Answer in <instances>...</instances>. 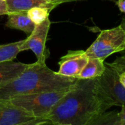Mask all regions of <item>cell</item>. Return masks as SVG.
<instances>
[{
  "label": "cell",
  "mask_w": 125,
  "mask_h": 125,
  "mask_svg": "<svg viewBox=\"0 0 125 125\" xmlns=\"http://www.w3.org/2000/svg\"><path fill=\"white\" fill-rule=\"evenodd\" d=\"M96 79H78L51 110L45 119L51 125H86L113 107V104L98 91Z\"/></svg>",
  "instance_id": "6da1fadb"
},
{
  "label": "cell",
  "mask_w": 125,
  "mask_h": 125,
  "mask_svg": "<svg viewBox=\"0 0 125 125\" xmlns=\"http://www.w3.org/2000/svg\"><path fill=\"white\" fill-rule=\"evenodd\" d=\"M78 78L61 75L50 69L46 63L35 62L16 78L0 87V99L12 97L47 91H59L72 87Z\"/></svg>",
  "instance_id": "7a4b0ae2"
},
{
  "label": "cell",
  "mask_w": 125,
  "mask_h": 125,
  "mask_svg": "<svg viewBox=\"0 0 125 125\" xmlns=\"http://www.w3.org/2000/svg\"><path fill=\"white\" fill-rule=\"evenodd\" d=\"M72 87L59 91L17 95L11 97L8 101L32 113L37 119H45V116L66 95Z\"/></svg>",
  "instance_id": "3957f363"
},
{
  "label": "cell",
  "mask_w": 125,
  "mask_h": 125,
  "mask_svg": "<svg viewBox=\"0 0 125 125\" xmlns=\"http://www.w3.org/2000/svg\"><path fill=\"white\" fill-rule=\"evenodd\" d=\"M120 52H125V29L121 24L112 29L102 30L86 50L89 57H97L103 60Z\"/></svg>",
  "instance_id": "277c9868"
},
{
  "label": "cell",
  "mask_w": 125,
  "mask_h": 125,
  "mask_svg": "<svg viewBox=\"0 0 125 125\" xmlns=\"http://www.w3.org/2000/svg\"><path fill=\"white\" fill-rule=\"evenodd\" d=\"M120 71L114 67L105 63L103 74L96 79L98 91L114 106L125 105V87L119 80Z\"/></svg>",
  "instance_id": "5b68a950"
},
{
  "label": "cell",
  "mask_w": 125,
  "mask_h": 125,
  "mask_svg": "<svg viewBox=\"0 0 125 125\" xmlns=\"http://www.w3.org/2000/svg\"><path fill=\"white\" fill-rule=\"evenodd\" d=\"M51 24L48 18L40 24L36 25L33 32L27 38L23 40L21 45V52L31 49L37 57V62L40 63H46V60L49 57L50 53L46 48V42Z\"/></svg>",
  "instance_id": "8992f818"
},
{
  "label": "cell",
  "mask_w": 125,
  "mask_h": 125,
  "mask_svg": "<svg viewBox=\"0 0 125 125\" xmlns=\"http://www.w3.org/2000/svg\"><path fill=\"white\" fill-rule=\"evenodd\" d=\"M89 58L84 50H70L60 58L59 69L57 73L63 76L78 78L87 64Z\"/></svg>",
  "instance_id": "52a82bcc"
},
{
  "label": "cell",
  "mask_w": 125,
  "mask_h": 125,
  "mask_svg": "<svg viewBox=\"0 0 125 125\" xmlns=\"http://www.w3.org/2000/svg\"><path fill=\"white\" fill-rule=\"evenodd\" d=\"M36 118L32 113L13 105L8 100L0 99V125H15Z\"/></svg>",
  "instance_id": "ba28073f"
},
{
  "label": "cell",
  "mask_w": 125,
  "mask_h": 125,
  "mask_svg": "<svg viewBox=\"0 0 125 125\" xmlns=\"http://www.w3.org/2000/svg\"><path fill=\"white\" fill-rule=\"evenodd\" d=\"M8 13L18 11H28L34 7H46L51 10L59 4V2L51 0H6Z\"/></svg>",
  "instance_id": "9c48e42d"
},
{
  "label": "cell",
  "mask_w": 125,
  "mask_h": 125,
  "mask_svg": "<svg viewBox=\"0 0 125 125\" xmlns=\"http://www.w3.org/2000/svg\"><path fill=\"white\" fill-rule=\"evenodd\" d=\"M7 28L18 29L29 35L34 29L36 25L29 18L27 11H18L9 13L6 22Z\"/></svg>",
  "instance_id": "30bf717a"
},
{
  "label": "cell",
  "mask_w": 125,
  "mask_h": 125,
  "mask_svg": "<svg viewBox=\"0 0 125 125\" xmlns=\"http://www.w3.org/2000/svg\"><path fill=\"white\" fill-rule=\"evenodd\" d=\"M29 64L8 60L0 63V87L18 77Z\"/></svg>",
  "instance_id": "8fae6325"
},
{
  "label": "cell",
  "mask_w": 125,
  "mask_h": 125,
  "mask_svg": "<svg viewBox=\"0 0 125 125\" xmlns=\"http://www.w3.org/2000/svg\"><path fill=\"white\" fill-rule=\"evenodd\" d=\"M104 61L97 57H89L87 64L78 75V79H96L100 77L105 69Z\"/></svg>",
  "instance_id": "7c38bea8"
},
{
  "label": "cell",
  "mask_w": 125,
  "mask_h": 125,
  "mask_svg": "<svg viewBox=\"0 0 125 125\" xmlns=\"http://www.w3.org/2000/svg\"><path fill=\"white\" fill-rule=\"evenodd\" d=\"M86 125H124L121 120L119 112L112 111L104 112Z\"/></svg>",
  "instance_id": "4fadbf2b"
},
{
  "label": "cell",
  "mask_w": 125,
  "mask_h": 125,
  "mask_svg": "<svg viewBox=\"0 0 125 125\" xmlns=\"http://www.w3.org/2000/svg\"><path fill=\"white\" fill-rule=\"evenodd\" d=\"M23 41L14 43L0 45V63L13 60L17 55L21 52V45Z\"/></svg>",
  "instance_id": "5bb4252c"
},
{
  "label": "cell",
  "mask_w": 125,
  "mask_h": 125,
  "mask_svg": "<svg viewBox=\"0 0 125 125\" xmlns=\"http://www.w3.org/2000/svg\"><path fill=\"white\" fill-rule=\"evenodd\" d=\"M52 10L46 7H34L27 11L29 18L35 24L38 25L49 18L50 12Z\"/></svg>",
  "instance_id": "9a60e30c"
},
{
  "label": "cell",
  "mask_w": 125,
  "mask_h": 125,
  "mask_svg": "<svg viewBox=\"0 0 125 125\" xmlns=\"http://www.w3.org/2000/svg\"><path fill=\"white\" fill-rule=\"evenodd\" d=\"M108 65L114 67L117 70H119L120 72L125 71V55L123 56L117 57L114 62L112 63H107Z\"/></svg>",
  "instance_id": "2e32d148"
},
{
  "label": "cell",
  "mask_w": 125,
  "mask_h": 125,
  "mask_svg": "<svg viewBox=\"0 0 125 125\" xmlns=\"http://www.w3.org/2000/svg\"><path fill=\"white\" fill-rule=\"evenodd\" d=\"M51 125L50 122L45 119H34L28 122H22L21 124L15 125Z\"/></svg>",
  "instance_id": "e0dca14e"
},
{
  "label": "cell",
  "mask_w": 125,
  "mask_h": 125,
  "mask_svg": "<svg viewBox=\"0 0 125 125\" xmlns=\"http://www.w3.org/2000/svg\"><path fill=\"white\" fill-rule=\"evenodd\" d=\"M7 14H8V11H7L5 1L0 0V15H7Z\"/></svg>",
  "instance_id": "ac0fdd59"
},
{
  "label": "cell",
  "mask_w": 125,
  "mask_h": 125,
  "mask_svg": "<svg viewBox=\"0 0 125 125\" xmlns=\"http://www.w3.org/2000/svg\"><path fill=\"white\" fill-rule=\"evenodd\" d=\"M115 4L122 13H125V0H117L115 1Z\"/></svg>",
  "instance_id": "d6986e66"
},
{
  "label": "cell",
  "mask_w": 125,
  "mask_h": 125,
  "mask_svg": "<svg viewBox=\"0 0 125 125\" xmlns=\"http://www.w3.org/2000/svg\"><path fill=\"white\" fill-rule=\"evenodd\" d=\"M119 114L122 122H123L124 125H125V105L122 106V110L120 112H119Z\"/></svg>",
  "instance_id": "ffe728a7"
},
{
  "label": "cell",
  "mask_w": 125,
  "mask_h": 125,
  "mask_svg": "<svg viewBox=\"0 0 125 125\" xmlns=\"http://www.w3.org/2000/svg\"><path fill=\"white\" fill-rule=\"evenodd\" d=\"M119 80H120V82L122 83V84L125 87V71L120 73Z\"/></svg>",
  "instance_id": "44dd1931"
},
{
  "label": "cell",
  "mask_w": 125,
  "mask_h": 125,
  "mask_svg": "<svg viewBox=\"0 0 125 125\" xmlns=\"http://www.w3.org/2000/svg\"><path fill=\"white\" fill-rule=\"evenodd\" d=\"M62 4L65 3V2H70V1H83V0H59Z\"/></svg>",
  "instance_id": "7402d4cb"
},
{
  "label": "cell",
  "mask_w": 125,
  "mask_h": 125,
  "mask_svg": "<svg viewBox=\"0 0 125 125\" xmlns=\"http://www.w3.org/2000/svg\"><path fill=\"white\" fill-rule=\"evenodd\" d=\"M120 24L122 25V27L125 29V17H124V18H122V22H121Z\"/></svg>",
  "instance_id": "603a6c76"
},
{
  "label": "cell",
  "mask_w": 125,
  "mask_h": 125,
  "mask_svg": "<svg viewBox=\"0 0 125 125\" xmlns=\"http://www.w3.org/2000/svg\"><path fill=\"white\" fill-rule=\"evenodd\" d=\"M66 125V124H57V125Z\"/></svg>",
  "instance_id": "cb8c5ba5"
},
{
  "label": "cell",
  "mask_w": 125,
  "mask_h": 125,
  "mask_svg": "<svg viewBox=\"0 0 125 125\" xmlns=\"http://www.w3.org/2000/svg\"><path fill=\"white\" fill-rule=\"evenodd\" d=\"M51 1H58V2H59L60 4H62V2H61V1H60L59 0H51Z\"/></svg>",
  "instance_id": "d4e9b609"
},
{
  "label": "cell",
  "mask_w": 125,
  "mask_h": 125,
  "mask_svg": "<svg viewBox=\"0 0 125 125\" xmlns=\"http://www.w3.org/2000/svg\"><path fill=\"white\" fill-rule=\"evenodd\" d=\"M1 1H6V0H1Z\"/></svg>",
  "instance_id": "484cf974"
}]
</instances>
